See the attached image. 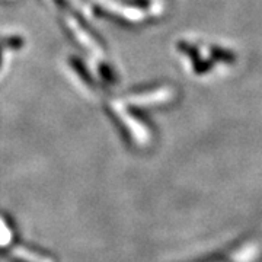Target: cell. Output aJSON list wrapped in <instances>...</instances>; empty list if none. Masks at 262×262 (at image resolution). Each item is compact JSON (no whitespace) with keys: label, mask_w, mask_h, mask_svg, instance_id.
Wrapping results in <instances>:
<instances>
[{"label":"cell","mask_w":262,"mask_h":262,"mask_svg":"<svg viewBox=\"0 0 262 262\" xmlns=\"http://www.w3.org/2000/svg\"><path fill=\"white\" fill-rule=\"evenodd\" d=\"M67 27L70 28V31L73 32V35H75L77 39H79V42L83 46V47H86L88 50H91V51H94V54H99L101 53V48H99V46L95 42V39L86 31H83V28L77 24V22H75L73 19H67Z\"/></svg>","instance_id":"obj_1"},{"label":"cell","mask_w":262,"mask_h":262,"mask_svg":"<svg viewBox=\"0 0 262 262\" xmlns=\"http://www.w3.org/2000/svg\"><path fill=\"white\" fill-rule=\"evenodd\" d=\"M72 66H73V69L80 75V77L83 79L86 83L94 84V80H92V77L89 75V72H86V69H84L83 64H82L79 60H75V58H73V60H72Z\"/></svg>","instance_id":"obj_2"},{"label":"cell","mask_w":262,"mask_h":262,"mask_svg":"<svg viewBox=\"0 0 262 262\" xmlns=\"http://www.w3.org/2000/svg\"><path fill=\"white\" fill-rule=\"evenodd\" d=\"M101 72L103 73V77L106 79V80H110V82H113V72L110 70V69H106V67H101Z\"/></svg>","instance_id":"obj_3"},{"label":"cell","mask_w":262,"mask_h":262,"mask_svg":"<svg viewBox=\"0 0 262 262\" xmlns=\"http://www.w3.org/2000/svg\"><path fill=\"white\" fill-rule=\"evenodd\" d=\"M0 58H2V50H0Z\"/></svg>","instance_id":"obj_4"}]
</instances>
